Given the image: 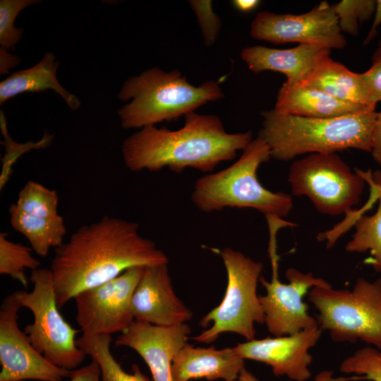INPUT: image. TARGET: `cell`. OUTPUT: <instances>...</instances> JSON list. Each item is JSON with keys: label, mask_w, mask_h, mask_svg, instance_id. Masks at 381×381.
I'll return each instance as SVG.
<instances>
[{"label": "cell", "mask_w": 381, "mask_h": 381, "mask_svg": "<svg viewBox=\"0 0 381 381\" xmlns=\"http://www.w3.org/2000/svg\"><path fill=\"white\" fill-rule=\"evenodd\" d=\"M168 262L156 243L140 235L138 223L105 215L79 227L55 249L50 270L57 306L131 267Z\"/></svg>", "instance_id": "6da1fadb"}, {"label": "cell", "mask_w": 381, "mask_h": 381, "mask_svg": "<svg viewBox=\"0 0 381 381\" xmlns=\"http://www.w3.org/2000/svg\"><path fill=\"white\" fill-rule=\"evenodd\" d=\"M252 133H229L220 118L195 111L185 116L182 128L147 126L126 138L121 146L126 167L131 171H157L164 167L180 174L186 168L205 173L235 158L251 142Z\"/></svg>", "instance_id": "7a4b0ae2"}, {"label": "cell", "mask_w": 381, "mask_h": 381, "mask_svg": "<svg viewBox=\"0 0 381 381\" xmlns=\"http://www.w3.org/2000/svg\"><path fill=\"white\" fill-rule=\"evenodd\" d=\"M259 132L271 157L286 162L306 153H336L353 148L370 152L377 112L368 110L331 119L286 114L274 108L261 112Z\"/></svg>", "instance_id": "3957f363"}, {"label": "cell", "mask_w": 381, "mask_h": 381, "mask_svg": "<svg viewBox=\"0 0 381 381\" xmlns=\"http://www.w3.org/2000/svg\"><path fill=\"white\" fill-rule=\"evenodd\" d=\"M222 81L207 80L195 86L178 70L147 69L128 78L118 95L121 101L131 99L118 111L121 125L126 129L142 128L176 120L207 102L222 99Z\"/></svg>", "instance_id": "277c9868"}, {"label": "cell", "mask_w": 381, "mask_h": 381, "mask_svg": "<svg viewBox=\"0 0 381 381\" xmlns=\"http://www.w3.org/2000/svg\"><path fill=\"white\" fill-rule=\"evenodd\" d=\"M270 147L258 135L227 168L198 179L191 193L195 206L204 212L226 207L253 208L266 215H289L293 199L283 192H272L259 181V167L271 158Z\"/></svg>", "instance_id": "5b68a950"}, {"label": "cell", "mask_w": 381, "mask_h": 381, "mask_svg": "<svg viewBox=\"0 0 381 381\" xmlns=\"http://www.w3.org/2000/svg\"><path fill=\"white\" fill-rule=\"evenodd\" d=\"M308 295L318 310L319 327L333 341L361 340L381 351V278L371 282L360 277L352 291L315 286Z\"/></svg>", "instance_id": "8992f818"}, {"label": "cell", "mask_w": 381, "mask_h": 381, "mask_svg": "<svg viewBox=\"0 0 381 381\" xmlns=\"http://www.w3.org/2000/svg\"><path fill=\"white\" fill-rule=\"evenodd\" d=\"M227 274L225 294L218 306L200 321L202 331L193 339L205 344L215 341L226 332L236 333L247 339H255V324L265 323V315L257 295L258 282L263 265L231 248L219 251Z\"/></svg>", "instance_id": "52a82bcc"}, {"label": "cell", "mask_w": 381, "mask_h": 381, "mask_svg": "<svg viewBox=\"0 0 381 381\" xmlns=\"http://www.w3.org/2000/svg\"><path fill=\"white\" fill-rule=\"evenodd\" d=\"M31 291H13L21 306L33 314L34 321L24 328L32 346L56 366L73 370L78 368L87 356L76 344L74 329L59 311L50 269L32 271Z\"/></svg>", "instance_id": "ba28073f"}, {"label": "cell", "mask_w": 381, "mask_h": 381, "mask_svg": "<svg viewBox=\"0 0 381 381\" xmlns=\"http://www.w3.org/2000/svg\"><path fill=\"white\" fill-rule=\"evenodd\" d=\"M288 181L295 196L306 195L322 214H349L359 201L365 180L336 153H313L294 162Z\"/></svg>", "instance_id": "9c48e42d"}, {"label": "cell", "mask_w": 381, "mask_h": 381, "mask_svg": "<svg viewBox=\"0 0 381 381\" xmlns=\"http://www.w3.org/2000/svg\"><path fill=\"white\" fill-rule=\"evenodd\" d=\"M144 269L142 266L131 267L74 296L75 320L83 334L121 333L133 323L132 296Z\"/></svg>", "instance_id": "30bf717a"}, {"label": "cell", "mask_w": 381, "mask_h": 381, "mask_svg": "<svg viewBox=\"0 0 381 381\" xmlns=\"http://www.w3.org/2000/svg\"><path fill=\"white\" fill-rule=\"evenodd\" d=\"M250 32L254 39L278 44L299 42L330 50L342 49L346 44L333 6L327 1L301 14L260 12Z\"/></svg>", "instance_id": "8fae6325"}, {"label": "cell", "mask_w": 381, "mask_h": 381, "mask_svg": "<svg viewBox=\"0 0 381 381\" xmlns=\"http://www.w3.org/2000/svg\"><path fill=\"white\" fill-rule=\"evenodd\" d=\"M278 261H271V281L263 277L259 280L267 291L266 295L259 296V301L269 332L282 337L318 327L317 320L308 314V306L302 298L312 287L330 284L312 273L304 274L295 268L286 271L289 284H283L278 278Z\"/></svg>", "instance_id": "7c38bea8"}, {"label": "cell", "mask_w": 381, "mask_h": 381, "mask_svg": "<svg viewBox=\"0 0 381 381\" xmlns=\"http://www.w3.org/2000/svg\"><path fill=\"white\" fill-rule=\"evenodd\" d=\"M58 205L55 190L30 180L8 208L11 226L28 239L31 248L41 257L64 243L67 230Z\"/></svg>", "instance_id": "4fadbf2b"}, {"label": "cell", "mask_w": 381, "mask_h": 381, "mask_svg": "<svg viewBox=\"0 0 381 381\" xmlns=\"http://www.w3.org/2000/svg\"><path fill=\"white\" fill-rule=\"evenodd\" d=\"M21 306L14 292L0 308V381H61L71 371L56 366L40 354L18 326Z\"/></svg>", "instance_id": "5bb4252c"}, {"label": "cell", "mask_w": 381, "mask_h": 381, "mask_svg": "<svg viewBox=\"0 0 381 381\" xmlns=\"http://www.w3.org/2000/svg\"><path fill=\"white\" fill-rule=\"evenodd\" d=\"M319 326L300 332L262 339H253L234 347L244 360L270 365L277 376L285 375L294 381H306L311 376L308 368L313 357L308 351L319 340Z\"/></svg>", "instance_id": "9a60e30c"}, {"label": "cell", "mask_w": 381, "mask_h": 381, "mask_svg": "<svg viewBox=\"0 0 381 381\" xmlns=\"http://www.w3.org/2000/svg\"><path fill=\"white\" fill-rule=\"evenodd\" d=\"M134 320L157 326L186 323L193 314L176 295L168 264L145 267L131 301Z\"/></svg>", "instance_id": "2e32d148"}, {"label": "cell", "mask_w": 381, "mask_h": 381, "mask_svg": "<svg viewBox=\"0 0 381 381\" xmlns=\"http://www.w3.org/2000/svg\"><path fill=\"white\" fill-rule=\"evenodd\" d=\"M190 332L186 323L165 327L134 320L117 337L115 345L135 350L148 365L154 381H172L173 360Z\"/></svg>", "instance_id": "e0dca14e"}, {"label": "cell", "mask_w": 381, "mask_h": 381, "mask_svg": "<svg viewBox=\"0 0 381 381\" xmlns=\"http://www.w3.org/2000/svg\"><path fill=\"white\" fill-rule=\"evenodd\" d=\"M329 54V49L301 44L286 49L260 45L248 47L241 50V56L253 73L265 71L282 73L286 77L284 84L293 86L303 81L318 62Z\"/></svg>", "instance_id": "ac0fdd59"}, {"label": "cell", "mask_w": 381, "mask_h": 381, "mask_svg": "<svg viewBox=\"0 0 381 381\" xmlns=\"http://www.w3.org/2000/svg\"><path fill=\"white\" fill-rule=\"evenodd\" d=\"M244 368V359L234 348L195 347L187 342L173 360L171 377L172 381H234Z\"/></svg>", "instance_id": "d6986e66"}, {"label": "cell", "mask_w": 381, "mask_h": 381, "mask_svg": "<svg viewBox=\"0 0 381 381\" xmlns=\"http://www.w3.org/2000/svg\"><path fill=\"white\" fill-rule=\"evenodd\" d=\"M274 109L289 114L315 119H331L373 110L366 107L341 101L322 91L302 85L288 86L283 83Z\"/></svg>", "instance_id": "ffe728a7"}, {"label": "cell", "mask_w": 381, "mask_h": 381, "mask_svg": "<svg viewBox=\"0 0 381 381\" xmlns=\"http://www.w3.org/2000/svg\"><path fill=\"white\" fill-rule=\"evenodd\" d=\"M59 61L52 52L44 54L34 66L17 71L0 83V104L17 95L53 90L59 95L73 111L80 106V99L67 91L56 78Z\"/></svg>", "instance_id": "44dd1931"}, {"label": "cell", "mask_w": 381, "mask_h": 381, "mask_svg": "<svg viewBox=\"0 0 381 381\" xmlns=\"http://www.w3.org/2000/svg\"><path fill=\"white\" fill-rule=\"evenodd\" d=\"M298 84L319 90L341 101L375 110L369 104L362 73L350 71L329 55L323 57L311 73Z\"/></svg>", "instance_id": "7402d4cb"}, {"label": "cell", "mask_w": 381, "mask_h": 381, "mask_svg": "<svg viewBox=\"0 0 381 381\" xmlns=\"http://www.w3.org/2000/svg\"><path fill=\"white\" fill-rule=\"evenodd\" d=\"M111 341L109 334H83L76 339L77 346L97 363L101 381H154L143 374L136 364L132 365L131 373L123 370L111 353Z\"/></svg>", "instance_id": "603a6c76"}, {"label": "cell", "mask_w": 381, "mask_h": 381, "mask_svg": "<svg viewBox=\"0 0 381 381\" xmlns=\"http://www.w3.org/2000/svg\"><path fill=\"white\" fill-rule=\"evenodd\" d=\"M377 190L379 205L376 212L371 216L360 215L354 220L356 231L352 239L346 243L345 250L350 253L369 250L370 256L365 262L381 272V192L378 188Z\"/></svg>", "instance_id": "cb8c5ba5"}, {"label": "cell", "mask_w": 381, "mask_h": 381, "mask_svg": "<svg viewBox=\"0 0 381 381\" xmlns=\"http://www.w3.org/2000/svg\"><path fill=\"white\" fill-rule=\"evenodd\" d=\"M5 232L0 234V274L10 276L24 287L28 285L25 270L39 268L40 262L32 256V248L10 241Z\"/></svg>", "instance_id": "d4e9b609"}, {"label": "cell", "mask_w": 381, "mask_h": 381, "mask_svg": "<svg viewBox=\"0 0 381 381\" xmlns=\"http://www.w3.org/2000/svg\"><path fill=\"white\" fill-rule=\"evenodd\" d=\"M0 128L4 138V140L1 143L5 147V153L1 158L2 166L0 174V190H2L8 182L13 174V167L18 159L31 150L47 147L52 144L54 135L46 132L37 142L28 141L25 143H18L10 136L5 115L2 111H0Z\"/></svg>", "instance_id": "484cf974"}, {"label": "cell", "mask_w": 381, "mask_h": 381, "mask_svg": "<svg viewBox=\"0 0 381 381\" xmlns=\"http://www.w3.org/2000/svg\"><path fill=\"white\" fill-rule=\"evenodd\" d=\"M332 6L341 32L357 36L359 23L370 20L374 15L376 1L342 0Z\"/></svg>", "instance_id": "4316f807"}, {"label": "cell", "mask_w": 381, "mask_h": 381, "mask_svg": "<svg viewBox=\"0 0 381 381\" xmlns=\"http://www.w3.org/2000/svg\"><path fill=\"white\" fill-rule=\"evenodd\" d=\"M339 370L361 375L360 380L381 381L380 351L373 346L359 349L342 361Z\"/></svg>", "instance_id": "83f0119b"}, {"label": "cell", "mask_w": 381, "mask_h": 381, "mask_svg": "<svg viewBox=\"0 0 381 381\" xmlns=\"http://www.w3.org/2000/svg\"><path fill=\"white\" fill-rule=\"evenodd\" d=\"M37 0H1L0 1V44L6 50L15 49L20 40L23 28L14 27L17 16L24 8L37 4Z\"/></svg>", "instance_id": "f1b7e54d"}, {"label": "cell", "mask_w": 381, "mask_h": 381, "mask_svg": "<svg viewBox=\"0 0 381 381\" xmlns=\"http://www.w3.org/2000/svg\"><path fill=\"white\" fill-rule=\"evenodd\" d=\"M188 2L198 18L205 45H212L218 37L221 20L212 10V1L193 0Z\"/></svg>", "instance_id": "f546056e"}, {"label": "cell", "mask_w": 381, "mask_h": 381, "mask_svg": "<svg viewBox=\"0 0 381 381\" xmlns=\"http://www.w3.org/2000/svg\"><path fill=\"white\" fill-rule=\"evenodd\" d=\"M370 106L375 109L381 102V40L373 54L371 66L362 73Z\"/></svg>", "instance_id": "4dcf8cb0"}, {"label": "cell", "mask_w": 381, "mask_h": 381, "mask_svg": "<svg viewBox=\"0 0 381 381\" xmlns=\"http://www.w3.org/2000/svg\"><path fill=\"white\" fill-rule=\"evenodd\" d=\"M68 381H100L101 373L97 363L92 361L83 367L71 371Z\"/></svg>", "instance_id": "1f68e13d"}, {"label": "cell", "mask_w": 381, "mask_h": 381, "mask_svg": "<svg viewBox=\"0 0 381 381\" xmlns=\"http://www.w3.org/2000/svg\"><path fill=\"white\" fill-rule=\"evenodd\" d=\"M370 153L375 161L381 165V111L377 112L373 126Z\"/></svg>", "instance_id": "d6a6232c"}, {"label": "cell", "mask_w": 381, "mask_h": 381, "mask_svg": "<svg viewBox=\"0 0 381 381\" xmlns=\"http://www.w3.org/2000/svg\"><path fill=\"white\" fill-rule=\"evenodd\" d=\"M0 73L1 75L7 73L11 68L16 66L20 61L18 56L9 54L8 50L1 47L0 49Z\"/></svg>", "instance_id": "836d02e7"}, {"label": "cell", "mask_w": 381, "mask_h": 381, "mask_svg": "<svg viewBox=\"0 0 381 381\" xmlns=\"http://www.w3.org/2000/svg\"><path fill=\"white\" fill-rule=\"evenodd\" d=\"M381 25V0H376V7L374 13V19L368 35L363 41V44L366 45L373 40L376 34L378 27Z\"/></svg>", "instance_id": "e575fe53"}, {"label": "cell", "mask_w": 381, "mask_h": 381, "mask_svg": "<svg viewBox=\"0 0 381 381\" xmlns=\"http://www.w3.org/2000/svg\"><path fill=\"white\" fill-rule=\"evenodd\" d=\"M260 2L258 0H235L232 1V4L240 11L249 12L257 8Z\"/></svg>", "instance_id": "d590c367"}, {"label": "cell", "mask_w": 381, "mask_h": 381, "mask_svg": "<svg viewBox=\"0 0 381 381\" xmlns=\"http://www.w3.org/2000/svg\"><path fill=\"white\" fill-rule=\"evenodd\" d=\"M234 381H259L250 372L245 368L241 370L238 378Z\"/></svg>", "instance_id": "8d00e7d4"}, {"label": "cell", "mask_w": 381, "mask_h": 381, "mask_svg": "<svg viewBox=\"0 0 381 381\" xmlns=\"http://www.w3.org/2000/svg\"><path fill=\"white\" fill-rule=\"evenodd\" d=\"M375 181L377 186L379 190L381 192V179H376Z\"/></svg>", "instance_id": "74e56055"}, {"label": "cell", "mask_w": 381, "mask_h": 381, "mask_svg": "<svg viewBox=\"0 0 381 381\" xmlns=\"http://www.w3.org/2000/svg\"><path fill=\"white\" fill-rule=\"evenodd\" d=\"M380 353H381V351H380Z\"/></svg>", "instance_id": "f35d334b"}]
</instances>
